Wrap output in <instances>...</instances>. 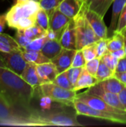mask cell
<instances>
[{
	"label": "cell",
	"mask_w": 126,
	"mask_h": 127,
	"mask_svg": "<svg viewBox=\"0 0 126 127\" xmlns=\"http://www.w3.org/2000/svg\"><path fill=\"white\" fill-rule=\"evenodd\" d=\"M36 1H39V0H36Z\"/></svg>",
	"instance_id": "51"
},
{
	"label": "cell",
	"mask_w": 126,
	"mask_h": 127,
	"mask_svg": "<svg viewBox=\"0 0 126 127\" xmlns=\"http://www.w3.org/2000/svg\"><path fill=\"white\" fill-rule=\"evenodd\" d=\"M88 4L85 2L79 13L74 19L76 31V50H81L85 46L95 43L100 39L85 17V10Z\"/></svg>",
	"instance_id": "3"
},
{
	"label": "cell",
	"mask_w": 126,
	"mask_h": 127,
	"mask_svg": "<svg viewBox=\"0 0 126 127\" xmlns=\"http://www.w3.org/2000/svg\"><path fill=\"white\" fill-rule=\"evenodd\" d=\"M101 86L107 92L119 95L126 86L120 81L117 77L112 76L99 83Z\"/></svg>",
	"instance_id": "20"
},
{
	"label": "cell",
	"mask_w": 126,
	"mask_h": 127,
	"mask_svg": "<svg viewBox=\"0 0 126 127\" xmlns=\"http://www.w3.org/2000/svg\"><path fill=\"white\" fill-rule=\"evenodd\" d=\"M49 17L50 28L61 35L65 28L71 20V19L68 17L63 13H62L58 8L54 10Z\"/></svg>",
	"instance_id": "14"
},
{
	"label": "cell",
	"mask_w": 126,
	"mask_h": 127,
	"mask_svg": "<svg viewBox=\"0 0 126 127\" xmlns=\"http://www.w3.org/2000/svg\"><path fill=\"white\" fill-rule=\"evenodd\" d=\"M87 93L92 95H97L98 97H100V98H102L105 103H107L108 104H109L110 106L123 110L126 111L124 106L123 105V103H121L119 95L114 93H111L109 92L105 91L102 86L101 85L98 83H97L95 86L88 88V89L86 91Z\"/></svg>",
	"instance_id": "9"
},
{
	"label": "cell",
	"mask_w": 126,
	"mask_h": 127,
	"mask_svg": "<svg viewBox=\"0 0 126 127\" xmlns=\"http://www.w3.org/2000/svg\"><path fill=\"white\" fill-rule=\"evenodd\" d=\"M126 28V4L124 7L122 13L120 16L119 21H118V24L117 26V29L115 32H118L120 33L123 29H125Z\"/></svg>",
	"instance_id": "38"
},
{
	"label": "cell",
	"mask_w": 126,
	"mask_h": 127,
	"mask_svg": "<svg viewBox=\"0 0 126 127\" xmlns=\"http://www.w3.org/2000/svg\"><path fill=\"white\" fill-rule=\"evenodd\" d=\"M25 1V0H16V1Z\"/></svg>",
	"instance_id": "50"
},
{
	"label": "cell",
	"mask_w": 126,
	"mask_h": 127,
	"mask_svg": "<svg viewBox=\"0 0 126 127\" xmlns=\"http://www.w3.org/2000/svg\"><path fill=\"white\" fill-rule=\"evenodd\" d=\"M100 59L97 57L95 59H93L88 62L86 63L85 68L93 76L96 77L97 70H98V67L100 65Z\"/></svg>",
	"instance_id": "37"
},
{
	"label": "cell",
	"mask_w": 126,
	"mask_h": 127,
	"mask_svg": "<svg viewBox=\"0 0 126 127\" xmlns=\"http://www.w3.org/2000/svg\"><path fill=\"white\" fill-rule=\"evenodd\" d=\"M118 95H119V97H120L121 103H123V105L124 106L126 110V86L122 90V92Z\"/></svg>",
	"instance_id": "43"
},
{
	"label": "cell",
	"mask_w": 126,
	"mask_h": 127,
	"mask_svg": "<svg viewBox=\"0 0 126 127\" xmlns=\"http://www.w3.org/2000/svg\"><path fill=\"white\" fill-rule=\"evenodd\" d=\"M114 76L126 86V72H114Z\"/></svg>",
	"instance_id": "42"
},
{
	"label": "cell",
	"mask_w": 126,
	"mask_h": 127,
	"mask_svg": "<svg viewBox=\"0 0 126 127\" xmlns=\"http://www.w3.org/2000/svg\"><path fill=\"white\" fill-rule=\"evenodd\" d=\"M39 89L44 97L66 106L74 107L77 95L75 90L62 88L53 83H43L39 86Z\"/></svg>",
	"instance_id": "5"
},
{
	"label": "cell",
	"mask_w": 126,
	"mask_h": 127,
	"mask_svg": "<svg viewBox=\"0 0 126 127\" xmlns=\"http://www.w3.org/2000/svg\"><path fill=\"white\" fill-rule=\"evenodd\" d=\"M47 39H48L46 34L45 36H43L39 37V38L33 39L26 46V48L22 49V50H25V51H41L43 45L45 44V42H46Z\"/></svg>",
	"instance_id": "29"
},
{
	"label": "cell",
	"mask_w": 126,
	"mask_h": 127,
	"mask_svg": "<svg viewBox=\"0 0 126 127\" xmlns=\"http://www.w3.org/2000/svg\"><path fill=\"white\" fill-rule=\"evenodd\" d=\"M22 54H23L25 60L27 61V63H31L36 65L43 64V63H49L51 61L46 56H45L41 51H28L22 50Z\"/></svg>",
	"instance_id": "21"
},
{
	"label": "cell",
	"mask_w": 126,
	"mask_h": 127,
	"mask_svg": "<svg viewBox=\"0 0 126 127\" xmlns=\"http://www.w3.org/2000/svg\"><path fill=\"white\" fill-rule=\"evenodd\" d=\"M85 2V0H63L58 9L68 17L74 19L81 11Z\"/></svg>",
	"instance_id": "15"
},
{
	"label": "cell",
	"mask_w": 126,
	"mask_h": 127,
	"mask_svg": "<svg viewBox=\"0 0 126 127\" xmlns=\"http://www.w3.org/2000/svg\"><path fill=\"white\" fill-rule=\"evenodd\" d=\"M0 41L4 42V44L12 47L13 49L18 50V49H22L15 38H13L12 36L6 34V33H0Z\"/></svg>",
	"instance_id": "36"
},
{
	"label": "cell",
	"mask_w": 126,
	"mask_h": 127,
	"mask_svg": "<svg viewBox=\"0 0 126 127\" xmlns=\"http://www.w3.org/2000/svg\"><path fill=\"white\" fill-rule=\"evenodd\" d=\"M7 24V18L6 14L0 15V33H2L3 30L5 28V25Z\"/></svg>",
	"instance_id": "44"
},
{
	"label": "cell",
	"mask_w": 126,
	"mask_h": 127,
	"mask_svg": "<svg viewBox=\"0 0 126 127\" xmlns=\"http://www.w3.org/2000/svg\"><path fill=\"white\" fill-rule=\"evenodd\" d=\"M97 57L101 58L108 51V39H100L96 42Z\"/></svg>",
	"instance_id": "35"
},
{
	"label": "cell",
	"mask_w": 126,
	"mask_h": 127,
	"mask_svg": "<svg viewBox=\"0 0 126 127\" xmlns=\"http://www.w3.org/2000/svg\"><path fill=\"white\" fill-rule=\"evenodd\" d=\"M27 83L32 86L33 88H37L41 86L40 79L39 77L36 65L31 63H27L25 69L24 70L21 76Z\"/></svg>",
	"instance_id": "17"
},
{
	"label": "cell",
	"mask_w": 126,
	"mask_h": 127,
	"mask_svg": "<svg viewBox=\"0 0 126 127\" xmlns=\"http://www.w3.org/2000/svg\"><path fill=\"white\" fill-rule=\"evenodd\" d=\"M53 83L62 88L69 89V90H74V87L73 86V85L71 84L68 78L67 71L59 74L57 77H56V79L53 81Z\"/></svg>",
	"instance_id": "25"
},
{
	"label": "cell",
	"mask_w": 126,
	"mask_h": 127,
	"mask_svg": "<svg viewBox=\"0 0 126 127\" xmlns=\"http://www.w3.org/2000/svg\"><path fill=\"white\" fill-rule=\"evenodd\" d=\"M63 0H39L40 7L45 10L49 16L52 12L59 7Z\"/></svg>",
	"instance_id": "28"
},
{
	"label": "cell",
	"mask_w": 126,
	"mask_h": 127,
	"mask_svg": "<svg viewBox=\"0 0 126 127\" xmlns=\"http://www.w3.org/2000/svg\"><path fill=\"white\" fill-rule=\"evenodd\" d=\"M46 36H47L48 39H57V40H59L60 37H61V34L55 32L54 31H53L50 28L46 31Z\"/></svg>",
	"instance_id": "40"
},
{
	"label": "cell",
	"mask_w": 126,
	"mask_h": 127,
	"mask_svg": "<svg viewBox=\"0 0 126 127\" xmlns=\"http://www.w3.org/2000/svg\"><path fill=\"white\" fill-rule=\"evenodd\" d=\"M85 2H87V3L88 4V5H89V4H90L93 0H85Z\"/></svg>",
	"instance_id": "49"
},
{
	"label": "cell",
	"mask_w": 126,
	"mask_h": 127,
	"mask_svg": "<svg viewBox=\"0 0 126 127\" xmlns=\"http://www.w3.org/2000/svg\"><path fill=\"white\" fill-rule=\"evenodd\" d=\"M124 48V36L121 33L115 32L113 36L108 38V51L113 52Z\"/></svg>",
	"instance_id": "23"
},
{
	"label": "cell",
	"mask_w": 126,
	"mask_h": 127,
	"mask_svg": "<svg viewBox=\"0 0 126 127\" xmlns=\"http://www.w3.org/2000/svg\"><path fill=\"white\" fill-rule=\"evenodd\" d=\"M76 100H80L95 109H98L102 112L118 115H126V111L114 108L110 106L109 104H108L107 103H105L100 97L97 95H90L86 92L80 94H77L76 97Z\"/></svg>",
	"instance_id": "7"
},
{
	"label": "cell",
	"mask_w": 126,
	"mask_h": 127,
	"mask_svg": "<svg viewBox=\"0 0 126 127\" xmlns=\"http://www.w3.org/2000/svg\"><path fill=\"white\" fill-rule=\"evenodd\" d=\"M83 52L84 57L85 58L86 62H88L93 59L97 58V49H96V42L88 45L85 46L82 49H81Z\"/></svg>",
	"instance_id": "31"
},
{
	"label": "cell",
	"mask_w": 126,
	"mask_h": 127,
	"mask_svg": "<svg viewBox=\"0 0 126 127\" xmlns=\"http://www.w3.org/2000/svg\"><path fill=\"white\" fill-rule=\"evenodd\" d=\"M59 42L63 48L76 50V31L74 19H71L65 28Z\"/></svg>",
	"instance_id": "12"
},
{
	"label": "cell",
	"mask_w": 126,
	"mask_h": 127,
	"mask_svg": "<svg viewBox=\"0 0 126 127\" xmlns=\"http://www.w3.org/2000/svg\"><path fill=\"white\" fill-rule=\"evenodd\" d=\"M100 60L105 63V65L110 68L114 72H115V69H116V67H117V65L118 63V61L119 60L117 59L116 57H114L111 53L110 51H107L101 58Z\"/></svg>",
	"instance_id": "30"
},
{
	"label": "cell",
	"mask_w": 126,
	"mask_h": 127,
	"mask_svg": "<svg viewBox=\"0 0 126 127\" xmlns=\"http://www.w3.org/2000/svg\"><path fill=\"white\" fill-rule=\"evenodd\" d=\"M39 9V3L36 0L16 1L6 13L7 24L10 28H15L16 23L20 19L26 17L36 16V13Z\"/></svg>",
	"instance_id": "4"
},
{
	"label": "cell",
	"mask_w": 126,
	"mask_h": 127,
	"mask_svg": "<svg viewBox=\"0 0 126 127\" xmlns=\"http://www.w3.org/2000/svg\"><path fill=\"white\" fill-rule=\"evenodd\" d=\"M114 72L110 69L106 65L105 63H103L101 60H100V65H99V67H98V70H97V74H96V77L97 79L98 80L99 83L108 78V77H111L112 76H114Z\"/></svg>",
	"instance_id": "26"
},
{
	"label": "cell",
	"mask_w": 126,
	"mask_h": 127,
	"mask_svg": "<svg viewBox=\"0 0 126 127\" xmlns=\"http://www.w3.org/2000/svg\"><path fill=\"white\" fill-rule=\"evenodd\" d=\"M98 83H99V81L97 79V77L91 75L84 68L79 78L78 79V80L74 86V90L76 92H77V91H79V90L85 89V88H91V87L95 86Z\"/></svg>",
	"instance_id": "19"
},
{
	"label": "cell",
	"mask_w": 126,
	"mask_h": 127,
	"mask_svg": "<svg viewBox=\"0 0 126 127\" xmlns=\"http://www.w3.org/2000/svg\"><path fill=\"white\" fill-rule=\"evenodd\" d=\"M63 49L59 40L57 39H47L43 45L41 51L50 60L57 56Z\"/></svg>",
	"instance_id": "18"
},
{
	"label": "cell",
	"mask_w": 126,
	"mask_h": 127,
	"mask_svg": "<svg viewBox=\"0 0 126 127\" xmlns=\"http://www.w3.org/2000/svg\"><path fill=\"white\" fill-rule=\"evenodd\" d=\"M123 35V36L125 37V38H126V28H125V29H123L121 32H120Z\"/></svg>",
	"instance_id": "46"
},
{
	"label": "cell",
	"mask_w": 126,
	"mask_h": 127,
	"mask_svg": "<svg viewBox=\"0 0 126 127\" xmlns=\"http://www.w3.org/2000/svg\"><path fill=\"white\" fill-rule=\"evenodd\" d=\"M124 50L126 52V38L124 37Z\"/></svg>",
	"instance_id": "48"
},
{
	"label": "cell",
	"mask_w": 126,
	"mask_h": 127,
	"mask_svg": "<svg viewBox=\"0 0 126 127\" xmlns=\"http://www.w3.org/2000/svg\"><path fill=\"white\" fill-rule=\"evenodd\" d=\"M13 50H16V49H13L12 47L4 44V42H1L0 41V51H3V52H10V51H12Z\"/></svg>",
	"instance_id": "45"
},
{
	"label": "cell",
	"mask_w": 126,
	"mask_h": 127,
	"mask_svg": "<svg viewBox=\"0 0 126 127\" xmlns=\"http://www.w3.org/2000/svg\"><path fill=\"white\" fill-rule=\"evenodd\" d=\"M84 68H82V67H79V68L71 67L69 69L67 70L68 78H69V80H70V81H71V84L73 85L74 87L75 86L78 79L79 78Z\"/></svg>",
	"instance_id": "32"
},
{
	"label": "cell",
	"mask_w": 126,
	"mask_h": 127,
	"mask_svg": "<svg viewBox=\"0 0 126 127\" xmlns=\"http://www.w3.org/2000/svg\"><path fill=\"white\" fill-rule=\"evenodd\" d=\"M33 110L9 105L0 100V122L13 126H30V117Z\"/></svg>",
	"instance_id": "2"
},
{
	"label": "cell",
	"mask_w": 126,
	"mask_h": 127,
	"mask_svg": "<svg viewBox=\"0 0 126 127\" xmlns=\"http://www.w3.org/2000/svg\"><path fill=\"white\" fill-rule=\"evenodd\" d=\"M76 50L63 48L61 52L51 60V62L56 65L59 74L69 69L73 63Z\"/></svg>",
	"instance_id": "11"
},
{
	"label": "cell",
	"mask_w": 126,
	"mask_h": 127,
	"mask_svg": "<svg viewBox=\"0 0 126 127\" xmlns=\"http://www.w3.org/2000/svg\"><path fill=\"white\" fill-rule=\"evenodd\" d=\"M35 88L20 75L6 67H0V100L15 106L30 108Z\"/></svg>",
	"instance_id": "1"
},
{
	"label": "cell",
	"mask_w": 126,
	"mask_h": 127,
	"mask_svg": "<svg viewBox=\"0 0 126 127\" xmlns=\"http://www.w3.org/2000/svg\"><path fill=\"white\" fill-rule=\"evenodd\" d=\"M111 53L114 57H116L118 60H120V59L126 57V52H125L124 48L120 49V50H117V51H113V52H111Z\"/></svg>",
	"instance_id": "41"
},
{
	"label": "cell",
	"mask_w": 126,
	"mask_h": 127,
	"mask_svg": "<svg viewBox=\"0 0 126 127\" xmlns=\"http://www.w3.org/2000/svg\"><path fill=\"white\" fill-rule=\"evenodd\" d=\"M36 70L40 79L41 85L47 83H53L59 74L56 65L51 61L49 63L36 65Z\"/></svg>",
	"instance_id": "13"
},
{
	"label": "cell",
	"mask_w": 126,
	"mask_h": 127,
	"mask_svg": "<svg viewBox=\"0 0 126 127\" xmlns=\"http://www.w3.org/2000/svg\"><path fill=\"white\" fill-rule=\"evenodd\" d=\"M74 109L79 115H84L90 118H100L106 120L113 123H118L122 124H126V115H118L105 112H102L98 109H93L86 103L75 100L74 103Z\"/></svg>",
	"instance_id": "6"
},
{
	"label": "cell",
	"mask_w": 126,
	"mask_h": 127,
	"mask_svg": "<svg viewBox=\"0 0 126 127\" xmlns=\"http://www.w3.org/2000/svg\"><path fill=\"white\" fill-rule=\"evenodd\" d=\"M0 67H6L5 65H4V62L1 59V57H0Z\"/></svg>",
	"instance_id": "47"
},
{
	"label": "cell",
	"mask_w": 126,
	"mask_h": 127,
	"mask_svg": "<svg viewBox=\"0 0 126 127\" xmlns=\"http://www.w3.org/2000/svg\"><path fill=\"white\" fill-rule=\"evenodd\" d=\"M24 33L31 40L39 38L41 36H43L46 34V31L45 29H43L42 27L38 25L37 24H35L34 25L26 28L25 30H22Z\"/></svg>",
	"instance_id": "24"
},
{
	"label": "cell",
	"mask_w": 126,
	"mask_h": 127,
	"mask_svg": "<svg viewBox=\"0 0 126 127\" xmlns=\"http://www.w3.org/2000/svg\"><path fill=\"white\" fill-rule=\"evenodd\" d=\"M15 39L19 45L22 49L26 48V46L31 42V39H29L23 32L22 30H17V32L15 36Z\"/></svg>",
	"instance_id": "34"
},
{
	"label": "cell",
	"mask_w": 126,
	"mask_h": 127,
	"mask_svg": "<svg viewBox=\"0 0 126 127\" xmlns=\"http://www.w3.org/2000/svg\"><path fill=\"white\" fill-rule=\"evenodd\" d=\"M85 15L95 33L100 39H108V28L103 21V17L94 10H91L88 4L85 7Z\"/></svg>",
	"instance_id": "10"
},
{
	"label": "cell",
	"mask_w": 126,
	"mask_h": 127,
	"mask_svg": "<svg viewBox=\"0 0 126 127\" xmlns=\"http://www.w3.org/2000/svg\"><path fill=\"white\" fill-rule=\"evenodd\" d=\"M126 4V0H114V1L111 24H110L109 28H108V38L113 36L114 33H115L120 16Z\"/></svg>",
	"instance_id": "16"
},
{
	"label": "cell",
	"mask_w": 126,
	"mask_h": 127,
	"mask_svg": "<svg viewBox=\"0 0 126 127\" xmlns=\"http://www.w3.org/2000/svg\"><path fill=\"white\" fill-rule=\"evenodd\" d=\"M114 1V0H93L89 4V8L104 17Z\"/></svg>",
	"instance_id": "22"
},
{
	"label": "cell",
	"mask_w": 126,
	"mask_h": 127,
	"mask_svg": "<svg viewBox=\"0 0 126 127\" xmlns=\"http://www.w3.org/2000/svg\"><path fill=\"white\" fill-rule=\"evenodd\" d=\"M0 57L6 68L22 76L27 64L23 57L22 49L13 50L10 52L0 51Z\"/></svg>",
	"instance_id": "8"
},
{
	"label": "cell",
	"mask_w": 126,
	"mask_h": 127,
	"mask_svg": "<svg viewBox=\"0 0 126 127\" xmlns=\"http://www.w3.org/2000/svg\"><path fill=\"white\" fill-rule=\"evenodd\" d=\"M49 22H50V17H49L48 13H47L45 10L40 7V9L36 13V24L42 27L45 31H47L50 28Z\"/></svg>",
	"instance_id": "27"
},
{
	"label": "cell",
	"mask_w": 126,
	"mask_h": 127,
	"mask_svg": "<svg viewBox=\"0 0 126 127\" xmlns=\"http://www.w3.org/2000/svg\"><path fill=\"white\" fill-rule=\"evenodd\" d=\"M86 63L87 62L85 60V58L84 57L82 51V50H76L74 58L73 60L71 67H74V68L82 67V68H84L85 66Z\"/></svg>",
	"instance_id": "33"
},
{
	"label": "cell",
	"mask_w": 126,
	"mask_h": 127,
	"mask_svg": "<svg viewBox=\"0 0 126 127\" xmlns=\"http://www.w3.org/2000/svg\"><path fill=\"white\" fill-rule=\"evenodd\" d=\"M115 72H126V57L119 60Z\"/></svg>",
	"instance_id": "39"
}]
</instances>
